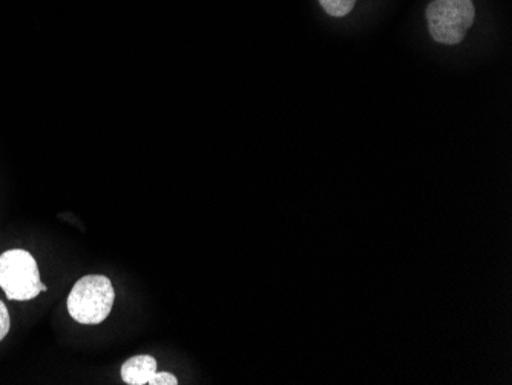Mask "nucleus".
Instances as JSON below:
<instances>
[{
    "mask_svg": "<svg viewBox=\"0 0 512 385\" xmlns=\"http://www.w3.org/2000/svg\"><path fill=\"white\" fill-rule=\"evenodd\" d=\"M115 290L105 275H86L74 284L68 297V312L77 323L97 326L111 315Z\"/></svg>",
    "mask_w": 512,
    "mask_h": 385,
    "instance_id": "1",
    "label": "nucleus"
},
{
    "mask_svg": "<svg viewBox=\"0 0 512 385\" xmlns=\"http://www.w3.org/2000/svg\"><path fill=\"white\" fill-rule=\"evenodd\" d=\"M157 372V359L154 356L138 355L123 364L122 379L128 385H151Z\"/></svg>",
    "mask_w": 512,
    "mask_h": 385,
    "instance_id": "4",
    "label": "nucleus"
},
{
    "mask_svg": "<svg viewBox=\"0 0 512 385\" xmlns=\"http://www.w3.org/2000/svg\"><path fill=\"white\" fill-rule=\"evenodd\" d=\"M178 379L175 378L172 373L168 372H157L155 373L154 379H152L151 385H177Z\"/></svg>",
    "mask_w": 512,
    "mask_h": 385,
    "instance_id": "7",
    "label": "nucleus"
},
{
    "mask_svg": "<svg viewBox=\"0 0 512 385\" xmlns=\"http://www.w3.org/2000/svg\"><path fill=\"white\" fill-rule=\"evenodd\" d=\"M0 289L8 300L31 301L48 287L40 281L33 255L23 249H11L0 255Z\"/></svg>",
    "mask_w": 512,
    "mask_h": 385,
    "instance_id": "2",
    "label": "nucleus"
},
{
    "mask_svg": "<svg viewBox=\"0 0 512 385\" xmlns=\"http://www.w3.org/2000/svg\"><path fill=\"white\" fill-rule=\"evenodd\" d=\"M10 327V313H8V309L7 306H5L4 301H0V341H4L5 336L10 333Z\"/></svg>",
    "mask_w": 512,
    "mask_h": 385,
    "instance_id": "6",
    "label": "nucleus"
},
{
    "mask_svg": "<svg viewBox=\"0 0 512 385\" xmlns=\"http://www.w3.org/2000/svg\"><path fill=\"white\" fill-rule=\"evenodd\" d=\"M325 13L332 17H344L352 13L356 0H319Z\"/></svg>",
    "mask_w": 512,
    "mask_h": 385,
    "instance_id": "5",
    "label": "nucleus"
},
{
    "mask_svg": "<svg viewBox=\"0 0 512 385\" xmlns=\"http://www.w3.org/2000/svg\"><path fill=\"white\" fill-rule=\"evenodd\" d=\"M428 31L437 43L457 45L476 19L473 0H433L425 11Z\"/></svg>",
    "mask_w": 512,
    "mask_h": 385,
    "instance_id": "3",
    "label": "nucleus"
}]
</instances>
